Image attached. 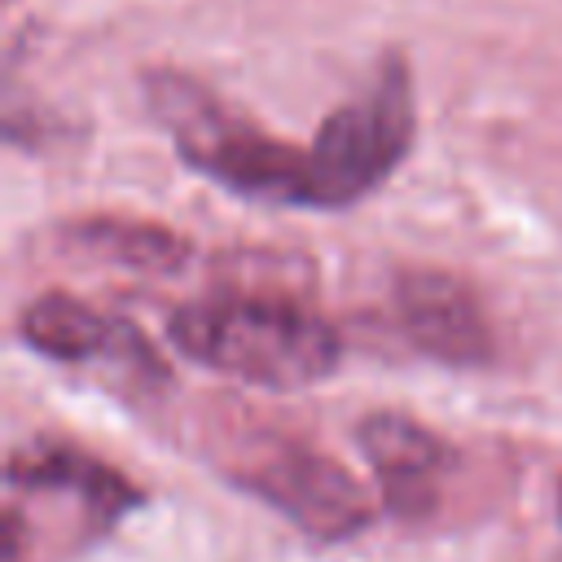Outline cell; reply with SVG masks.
<instances>
[{"instance_id":"5b68a950","label":"cell","mask_w":562,"mask_h":562,"mask_svg":"<svg viewBox=\"0 0 562 562\" xmlns=\"http://www.w3.org/2000/svg\"><path fill=\"white\" fill-rule=\"evenodd\" d=\"M395 321L435 364L483 369L496 360V334L474 285L443 268H404L395 277Z\"/></svg>"},{"instance_id":"3957f363","label":"cell","mask_w":562,"mask_h":562,"mask_svg":"<svg viewBox=\"0 0 562 562\" xmlns=\"http://www.w3.org/2000/svg\"><path fill=\"white\" fill-rule=\"evenodd\" d=\"M417 136L413 75L400 53H386L369 83L325 114L307 149V206L342 211L369 198L408 158Z\"/></svg>"},{"instance_id":"277c9868","label":"cell","mask_w":562,"mask_h":562,"mask_svg":"<svg viewBox=\"0 0 562 562\" xmlns=\"http://www.w3.org/2000/svg\"><path fill=\"white\" fill-rule=\"evenodd\" d=\"M228 479L246 496L263 501L285 522H294L303 536L325 544L360 536L373 518V501L364 483L338 457L294 435H277V430L246 435L228 457Z\"/></svg>"},{"instance_id":"ba28073f","label":"cell","mask_w":562,"mask_h":562,"mask_svg":"<svg viewBox=\"0 0 562 562\" xmlns=\"http://www.w3.org/2000/svg\"><path fill=\"white\" fill-rule=\"evenodd\" d=\"M4 483L13 492H70L92 527H114L123 514L140 509V487L110 461L83 452L66 439H26L9 452Z\"/></svg>"},{"instance_id":"52a82bcc","label":"cell","mask_w":562,"mask_h":562,"mask_svg":"<svg viewBox=\"0 0 562 562\" xmlns=\"http://www.w3.org/2000/svg\"><path fill=\"white\" fill-rule=\"evenodd\" d=\"M356 448L369 461L382 501L395 518H426L439 505V487L457 465V448L426 422L373 408L356 422Z\"/></svg>"},{"instance_id":"9c48e42d","label":"cell","mask_w":562,"mask_h":562,"mask_svg":"<svg viewBox=\"0 0 562 562\" xmlns=\"http://www.w3.org/2000/svg\"><path fill=\"white\" fill-rule=\"evenodd\" d=\"M66 246H75L79 255L105 259L114 268H132V272H176L189 263V237H180L167 224L154 220H127V215H83L70 220L61 228Z\"/></svg>"},{"instance_id":"7a4b0ae2","label":"cell","mask_w":562,"mask_h":562,"mask_svg":"<svg viewBox=\"0 0 562 562\" xmlns=\"http://www.w3.org/2000/svg\"><path fill=\"white\" fill-rule=\"evenodd\" d=\"M145 97L176 154L220 189L277 206H307V149L268 136L180 70L145 75Z\"/></svg>"},{"instance_id":"30bf717a","label":"cell","mask_w":562,"mask_h":562,"mask_svg":"<svg viewBox=\"0 0 562 562\" xmlns=\"http://www.w3.org/2000/svg\"><path fill=\"white\" fill-rule=\"evenodd\" d=\"M558 514H562V487H558Z\"/></svg>"},{"instance_id":"6da1fadb","label":"cell","mask_w":562,"mask_h":562,"mask_svg":"<svg viewBox=\"0 0 562 562\" xmlns=\"http://www.w3.org/2000/svg\"><path fill=\"white\" fill-rule=\"evenodd\" d=\"M167 338L189 364L263 391H303L342 364V338L316 307L263 290L189 299L167 316Z\"/></svg>"},{"instance_id":"8992f818","label":"cell","mask_w":562,"mask_h":562,"mask_svg":"<svg viewBox=\"0 0 562 562\" xmlns=\"http://www.w3.org/2000/svg\"><path fill=\"white\" fill-rule=\"evenodd\" d=\"M18 338L35 356L57 364H119L132 378H154V382L167 378L162 356L149 347V338L136 325L61 290H48L22 303Z\"/></svg>"}]
</instances>
